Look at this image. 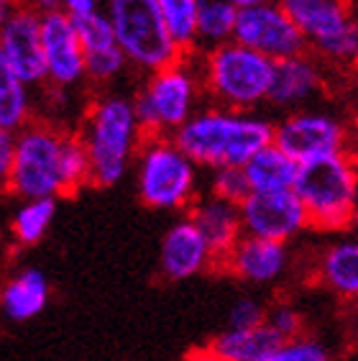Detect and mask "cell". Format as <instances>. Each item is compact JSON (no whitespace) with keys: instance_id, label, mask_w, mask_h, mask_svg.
<instances>
[{"instance_id":"obj_1","label":"cell","mask_w":358,"mask_h":361,"mask_svg":"<svg viewBox=\"0 0 358 361\" xmlns=\"http://www.w3.org/2000/svg\"><path fill=\"white\" fill-rule=\"evenodd\" d=\"M90 185V164L77 133L31 123L13 133L8 190L23 200H56Z\"/></svg>"},{"instance_id":"obj_2","label":"cell","mask_w":358,"mask_h":361,"mask_svg":"<svg viewBox=\"0 0 358 361\" xmlns=\"http://www.w3.org/2000/svg\"><path fill=\"white\" fill-rule=\"evenodd\" d=\"M274 123L259 113H238L228 108H202L172 133L195 167L223 169L243 167L256 152L271 144Z\"/></svg>"},{"instance_id":"obj_3","label":"cell","mask_w":358,"mask_h":361,"mask_svg":"<svg viewBox=\"0 0 358 361\" xmlns=\"http://www.w3.org/2000/svg\"><path fill=\"white\" fill-rule=\"evenodd\" d=\"M77 136L87 154L90 185L97 188H111L123 180L144 141L133 103L123 95H105L95 100Z\"/></svg>"},{"instance_id":"obj_4","label":"cell","mask_w":358,"mask_h":361,"mask_svg":"<svg viewBox=\"0 0 358 361\" xmlns=\"http://www.w3.org/2000/svg\"><path fill=\"white\" fill-rule=\"evenodd\" d=\"M292 192L302 202L310 228L328 233L348 231L356 221V161L343 152L300 164Z\"/></svg>"},{"instance_id":"obj_5","label":"cell","mask_w":358,"mask_h":361,"mask_svg":"<svg viewBox=\"0 0 358 361\" xmlns=\"http://www.w3.org/2000/svg\"><path fill=\"white\" fill-rule=\"evenodd\" d=\"M202 90L213 95L218 108L254 113L266 103L274 62L238 42L207 49L197 62Z\"/></svg>"},{"instance_id":"obj_6","label":"cell","mask_w":358,"mask_h":361,"mask_svg":"<svg viewBox=\"0 0 358 361\" xmlns=\"http://www.w3.org/2000/svg\"><path fill=\"white\" fill-rule=\"evenodd\" d=\"M200 92V72L192 56H179L164 70L152 72L131 100L144 136H172L179 126L197 113Z\"/></svg>"},{"instance_id":"obj_7","label":"cell","mask_w":358,"mask_h":361,"mask_svg":"<svg viewBox=\"0 0 358 361\" xmlns=\"http://www.w3.org/2000/svg\"><path fill=\"white\" fill-rule=\"evenodd\" d=\"M200 169L187 159L172 136H144L136 152L141 200L156 210H185L197 200Z\"/></svg>"},{"instance_id":"obj_8","label":"cell","mask_w":358,"mask_h":361,"mask_svg":"<svg viewBox=\"0 0 358 361\" xmlns=\"http://www.w3.org/2000/svg\"><path fill=\"white\" fill-rule=\"evenodd\" d=\"M105 16L125 62L141 72H159L185 56L172 42L156 0H108Z\"/></svg>"},{"instance_id":"obj_9","label":"cell","mask_w":358,"mask_h":361,"mask_svg":"<svg viewBox=\"0 0 358 361\" xmlns=\"http://www.w3.org/2000/svg\"><path fill=\"white\" fill-rule=\"evenodd\" d=\"M279 8L325 59L353 62L358 54V26L348 0H276Z\"/></svg>"},{"instance_id":"obj_10","label":"cell","mask_w":358,"mask_h":361,"mask_svg":"<svg viewBox=\"0 0 358 361\" xmlns=\"http://www.w3.org/2000/svg\"><path fill=\"white\" fill-rule=\"evenodd\" d=\"M271 144L279 146L297 164L348 152L343 121L325 111H292L274 126Z\"/></svg>"},{"instance_id":"obj_11","label":"cell","mask_w":358,"mask_h":361,"mask_svg":"<svg viewBox=\"0 0 358 361\" xmlns=\"http://www.w3.org/2000/svg\"><path fill=\"white\" fill-rule=\"evenodd\" d=\"M233 42L243 44L271 62L292 59L297 54H304V49H307L302 34L297 31V26L279 8L276 0H266V3L251 8H238Z\"/></svg>"},{"instance_id":"obj_12","label":"cell","mask_w":358,"mask_h":361,"mask_svg":"<svg viewBox=\"0 0 358 361\" xmlns=\"http://www.w3.org/2000/svg\"><path fill=\"white\" fill-rule=\"evenodd\" d=\"M243 236L287 243L307 231V213L292 190L284 192H251L238 205Z\"/></svg>"},{"instance_id":"obj_13","label":"cell","mask_w":358,"mask_h":361,"mask_svg":"<svg viewBox=\"0 0 358 361\" xmlns=\"http://www.w3.org/2000/svg\"><path fill=\"white\" fill-rule=\"evenodd\" d=\"M0 56L26 87L47 85V62L42 49V16L26 3L0 26Z\"/></svg>"},{"instance_id":"obj_14","label":"cell","mask_w":358,"mask_h":361,"mask_svg":"<svg viewBox=\"0 0 358 361\" xmlns=\"http://www.w3.org/2000/svg\"><path fill=\"white\" fill-rule=\"evenodd\" d=\"M42 49L47 62V85L69 90L85 80V54L75 23L62 11L42 16Z\"/></svg>"},{"instance_id":"obj_15","label":"cell","mask_w":358,"mask_h":361,"mask_svg":"<svg viewBox=\"0 0 358 361\" xmlns=\"http://www.w3.org/2000/svg\"><path fill=\"white\" fill-rule=\"evenodd\" d=\"M290 264V251L287 243L264 241V238L241 236L230 254L223 259L218 271H228L233 277L251 282V285H268L284 274Z\"/></svg>"},{"instance_id":"obj_16","label":"cell","mask_w":358,"mask_h":361,"mask_svg":"<svg viewBox=\"0 0 358 361\" xmlns=\"http://www.w3.org/2000/svg\"><path fill=\"white\" fill-rule=\"evenodd\" d=\"M159 262H161V274L172 282H182L195 274H202L205 269H213V254L190 218H182L166 231Z\"/></svg>"},{"instance_id":"obj_17","label":"cell","mask_w":358,"mask_h":361,"mask_svg":"<svg viewBox=\"0 0 358 361\" xmlns=\"http://www.w3.org/2000/svg\"><path fill=\"white\" fill-rule=\"evenodd\" d=\"M187 218L195 223V228L200 231V236L205 238L207 249L213 254V269L218 271L223 264V259L230 254V249L243 236L238 205L223 202L210 195V197L195 200L190 205V216Z\"/></svg>"},{"instance_id":"obj_18","label":"cell","mask_w":358,"mask_h":361,"mask_svg":"<svg viewBox=\"0 0 358 361\" xmlns=\"http://www.w3.org/2000/svg\"><path fill=\"white\" fill-rule=\"evenodd\" d=\"M323 67L312 56L297 54L292 59L274 62L266 103H271L274 108H284V111H297L323 90Z\"/></svg>"},{"instance_id":"obj_19","label":"cell","mask_w":358,"mask_h":361,"mask_svg":"<svg viewBox=\"0 0 358 361\" xmlns=\"http://www.w3.org/2000/svg\"><path fill=\"white\" fill-rule=\"evenodd\" d=\"M49 302V279L39 269H21L0 287V313L23 323L42 313Z\"/></svg>"},{"instance_id":"obj_20","label":"cell","mask_w":358,"mask_h":361,"mask_svg":"<svg viewBox=\"0 0 358 361\" xmlns=\"http://www.w3.org/2000/svg\"><path fill=\"white\" fill-rule=\"evenodd\" d=\"M241 169L251 192H284L295 188L300 164L290 159L279 146L268 144L261 152H256Z\"/></svg>"},{"instance_id":"obj_21","label":"cell","mask_w":358,"mask_h":361,"mask_svg":"<svg viewBox=\"0 0 358 361\" xmlns=\"http://www.w3.org/2000/svg\"><path fill=\"white\" fill-rule=\"evenodd\" d=\"M317 279L335 295L345 300H353L358 292V246L356 241L333 243L325 249L317 267Z\"/></svg>"},{"instance_id":"obj_22","label":"cell","mask_w":358,"mask_h":361,"mask_svg":"<svg viewBox=\"0 0 358 361\" xmlns=\"http://www.w3.org/2000/svg\"><path fill=\"white\" fill-rule=\"evenodd\" d=\"M34 118V95L31 87L16 77V72L0 56V131L18 133Z\"/></svg>"},{"instance_id":"obj_23","label":"cell","mask_w":358,"mask_h":361,"mask_svg":"<svg viewBox=\"0 0 358 361\" xmlns=\"http://www.w3.org/2000/svg\"><path fill=\"white\" fill-rule=\"evenodd\" d=\"M279 343H282L279 336L266 323H261V326L243 328V331L226 328L210 346L228 361H256L259 356H264L266 351L279 346Z\"/></svg>"},{"instance_id":"obj_24","label":"cell","mask_w":358,"mask_h":361,"mask_svg":"<svg viewBox=\"0 0 358 361\" xmlns=\"http://www.w3.org/2000/svg\"><path fill=\"white\" fill-rule=\"evenodd\" d=\"M238 18V8L228 0H200L197 6V21H195V36L197 47L207 49L233 42V28Z\"/></svg>"},{"instance_id":"obj_25","label":"cell","mask_w":358,"mask_h":361,"mask_svg":"<svg viewBox=\"0 0 358 361\" xmlns=\"http://www.w3.org/2000/svg\"><path fill=\"white\" fill-rule=\"evenodd\" d=\"M159 13L164 18V26L172 36V42L182 54H192L197 49L195 21H197V6L200 0H156Z\"/></svg>"},{"instance_id":"obj_26","label":"cell","mask_w":358,"mask_h":361,"mask_svg":"<svg viewBox=\"0 0 358 361\" xmlns=\"http://www.w3.org/2000/svg\"><path fill=\"white\" fill-rule=\"evenodd\" d=\"M56 200H23L13 216V236L23 246L39 243L47 236L49 226L54 223Z\"/></svg>"},{"instance_id":"obj_27","label":"cell","mask_w":358,"mask_h":361,"mask_svg":"<svg viewBox=\"0 0 358 361\" xmlns=\"http://www.w3.org/2000/svg\"><path fill=\"white\" fill-rule=\"evenodd\" d=\"M72 23H75V31H77V39H80V47H82V54L116 44L111 21H108L105 11H95V13L82 16V18H75Z\"/></svg>"},{"instance_id":"obj_28","label":"cell","mask_w":358,"mask_h":361,"mask_svg":"<svg viewBox=\"0 0 358 361\" xmlns=\"http://www.w3.org/2000/svg\"><path fill=\"white\" fill-rule=\"evenodd\" d=\"M256 361H333V356L323 343L302 336L295 341H282L279 346H274Z\"/></svg>"},{"instance_id":"obj_29","label":"cell","mask_w":358,"mask_h":361,"mask_svg":"<svg viewBox=\"0 0 358 361\" xmlns=\"http://www.w3.org/2000/svg\"><path fill=\"white\" fill-rule=\"evenodd\" d=\"M125 67H128V62H125L123 51L118 49V44L85 54V77L95 80V82H111Z\"/></svg>"},{"instance_id":"obj_30","label":"cell","mask_w":358,"mask_h":361,"mask_svg":"<svg viewBox=\"0 0 358 361\" xmlns=\"http://www.w3.org/2000/svg\"><path fill=\"white\" fill-rule=\"evenodd\" d=\"M210 195L230 205H241L251 190H248L246 174L241 167H223L213 169V180H210Z\"/></svg>"},{"instance_id":"obj_31","label":"cell","mask_w":358,"mask_h":361,"mask_svg":"<svg viewBox=\"0 0 358 361\" xmlns=\"http://www.w3.org/2000/svg\"><path fill=\"white\" fill-rule=\"evenodd\" d=\"M264 323H266L279 341H295L304 336V318L297 307L287 305V302H279L274 307H266V315H264Z\"/></svg>"},{"instance_id":"obj_32","label":"cell","mask_w":358,"mask_h":361,"mask_svg":"<svg viewBox=\"0 0 358 361\" xmlns=\"http://www.w3.org/2000/svg\"><path fill=\"white\" fill-rule=\"evenodd\" d=\"M264 315H266V307L256 300H238L233 307H230V315H228V328H235V331H243V328H256L264 323Z\"/></svg>"},{"instance_id":"obj_33","label":"cell","mask_w":358,"mask_h":361,"mask_svg":"<svg viewBox=\"0 0 358 361\" xmlns=\"http://www.w3.org/2000/svg\"><path fill=\"white\" fill-rule=\"evenodd\" d=\"M59 11L75 21V18L100 11V0H59Z\"/></svg>"},{"instance_id":"obj_34","label":"cell","mask_w":358,"mask_h":361,"mask_svg":"<svg viewBox=\"0 0 358 361\" xmlns=\"http://www.w3.org/2000/svg\"><path fill=\"white\" fill-rule=\"evenodd\" d=\"M182 361H228V359H223V356L207 343V346H197V348H192V351H187V356Z\"/></svg>"},{"instance_id":"obj_35","label":"cell","mask_w":358,"mask_h":361,"mask_svg":"<svg viewBox=\"0 0 358 361\" xmlns=\"http://www.w3.org/2000/svg\"><path fill=\"white\" fill-rule=\"evenodd\" d=\"M26 6L31 8V11H36L39 16H47V13L59 11V0H28Z\"/></svg>"},{"instance_id":"obj_36","label":"cell","mask_w":358,"mask_h":361,"mask_svg":"<svg viewBox=\"0 0 358 361\" xmlns=\"http://www.w3.org/2000/svg\"><path fill=\"white\" fill-rule=\"evenodd\" d=\"M21 8V0H0V26Z\"/></svg>"},{"instance_id":"obj_37","label":"cell","mask_w":358,"mask_h":361,"mask_svg":"<svg viewBox=\"0 0 358 361\" xmlns=\"http://www.w3.org/2000/svg\"><path fill=\"white\" fill-rule=\"evenodd\" d=\"M228 3H233L235 8H251L259 6V3H266V0H228Z\"/></svg>"},{"instance_id":"obj_38","label":"cell","mask_w":358,"mask_h":361,"mask_svg":"<svg viewBox=\"0 0 358 361\" xmlns=\"http://www.w3.org/2000/svg\"><path fill=\"white\" fill-rule=\"evenodd\" d=\"M3 136H6V131H0V139H3Z\"/></svg>"}]
</instances>
